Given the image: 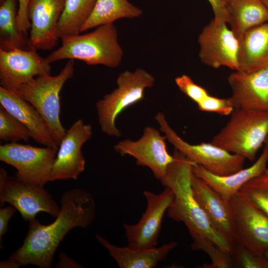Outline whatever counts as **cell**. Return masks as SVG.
Returning <instances> with one entry per match:
<instances>
[{
	"label": "cell",
	"instance_id": "7402d4cb",
	"mask_svg": "<svg viewBox=\"0 0 268 268\" xmlns=\"http://www.w3.org/2000/svg\"><path fill=\"white\" fill-rule=\"evenodd\" d=\"M239 40V70L250 72L268 67V21L248 30Z\"/></svg>",
	"mask_w": 268,
	"mask_h": 268
},
{
	"label": "cell",
	"instance_id": "7c38bea8",
	"mask_svg": "<svg viewBox=\"0 0 268 268\" xmlns=\"http://www.w3.org/2000/svg\"><path fill=\"white\" fill-rule=\"evenodd\" d=\"M147 206L137 223H124L128 246L134 248L149 249L156 247L162 220L171 204L174 193L168 187L160 194L144 191Z\"/></svg>",
	"mask_w": 268,
	"mask_h": 268
},
{
	"label": "cell",
	"instance_id": "52a82bcc",
	"mask_svg": "<svg viewBox=\"0 0 268 268\" xmlns=\"http://www.w3.org/2000/svg\"><path fill=\"white\" fill-rule=\"evenodd\" d=\"M155 119L167 139L188 160L217 175H227L243 169L246 158L230 153L210 142L191 144L184 140L170 126L162 112Z\"/></svg>",
	"mask_w": 268,
	"mask_h": 268
},
{
	"label": "cell",
	"instance_id": "f546056e",
	"mask_svg": "<svg viewBox=\"0 0 268 268\" xmlns=\"http://www.w3.org/2000/svg\"><path fill=\"white\" fill-rule=\"evenodd\" d=\"M234 259L243 268H268V261L263 255L253 253L236 245Z\"/></svg>",
	"mask_w": 268,
	"mask_h": 268
},
{
	"label": "cell",
	"instance_id": "9a60e30c",
	"mask_svg": "<svg viewBox=\"0 0 268 268\" xmlns=\"http://www.w3.org/2000/svg\"><path fill=\"white\" fill-rule=\"evenodd\" d=\"M36 50L0 49V83L2 87L15 91L34 77L51 74V64Z\"/></svg>",
	"mask_w": 268,
	"mask_h": 268
},
{
	"label": "cell",
	"instance_id": "4316f807",
	"mask_svg": "<svg viewBox=\"0 0 268 268\" xmlns=\"http://www.w3.org/2000/svg\"><path fill=\"white\" fill-rule=\"evenodd\" d=\"M191 248L194 251H202L211 260L210 264H205L203 268H229L234 266V259L208 239L201 237L192 240Z\"/></svg>",
	"mask_w": 268,
	"mask_h": 268
},
{
	"label": "cell",
	"instance_id": "f1b7e54d",
	"mask_svg": "<svg viewBox=\"0 0 268 268\" xmlns=\"http://www.w3.org/2000/svg\"><path fill=\"white\" fill-rule=\"evenodd\" d=\"M240 191L268 215V177L264 172L246 183Z\"/></svg>",
	"mask_w": 268,
	"mask_h": 268
},
{
	"label": "cell",
	"instance_id": "ab89813d",
	"mask_svg": "<svg viewBox=\"0 0 268 268\" xmlns=\"http://www.w3.org/2000/svg\"><path fill=\"white\" fill-rule=\"evenodd\" d=\"M268 10V0H261Z\"/></svg>",
	"mask_w": 268,
	"mask_h": 268
},
{
	"label": "cell",
	"instance_id": "6da1fadb",
	"mask_svg": "<svg viewBox=\"0 0 268 268\" xmlns=\"http://www.w3.org/2000/svg\"><path fill=\"white\" fill-rule=\"evenodd\" d=\"M60 211L48 225L35 218L29 221L28 231L22 245L9 258L21 266L51 267L55 252L67 234L75 227L86 228L96 216V203L88 192L74 188L65 191L60 199Z\"/></svg>",
	"mask_w": 268,
	"mask_h": 268
},
{
	"label": "cell",
	"instance_id": "2e32d148",
	"mask_svg": "<svg viewBox=\"0 0 268 268\" xmlns=\"http://www.w3.org/2000/svg\"><path fill=\"white\" fill-rule=\"evenodd\" d=\"M66 0H28L27 14L31 23V49L50 50L60 39L58 25Z\"/></svg>",
	"mask_w": 268,
	"mask_h": 268
},
{
	"label": "cell",
	"instance_id": "cb8c5ba5",
	"mask_svg": "<svg viewBox=\"0 0 268 268\" xmlns=\"http://www.w3.org/2000/svg\"><path fill=\"white\" fill-rule=\"evenodd\" d=\"M142 13L140 8L128 0H97L90 15L81 27L80 32L102 25L113 24L121 18H137Z\"/></svg>",
	"mask_w": 268,
	"mask_h": 268
},
{
	"label": "cell",
	"instance_id": "60d3db41",
	"mask_svg": "<svg viewBox=\"0 0 268 268\" xmlns=\"http://www.w3.org/2000/svg\"><path fill=\"white\" fill-rule=\"evenodd\" d=\"M4 0H0V3L2 2Z\"/></svg>",
	"mask_w": 268,
	"mask_h": 268
},
{
	"label": "cell",
	"instance_id": "44dd1931",
	"mask_svg": "<svg viewBox=\"0 0 268 268\" xmlns=\"http://www.w3.org/2000/svg\"><path fill=\"white\" fill-rule=\"evenodd\" d=\"M97 241L109 253L120 268H154L164 260L168 254L178 245L175 241L165 243L160 247L149 249L121 247L111 244L99 234Z\"/></svg>",
	"mask_w": 268,
	"mask_h": 268
},
{
	"label": "cell",
	"instance_id": "e575fe53",
	"mask_svg": "<svg viewBox=\"0 0 268 268\" xmlns=\"http://www.w3.org/2000/svg\"><path fill=\"white\" fill-rule=\"evenodd\" d=\"M212 8L214 18L228 22V16L225 4L222 0H207Z\"/></svg>",
	"mask_w": 268,
	"mask_h": 268
},
{
	"label": "cell",
	"instance_id": "d6a6232c",
	"mask_svg": "<svg viewBox=\"0 0 268 268\" xmlns=\"http://www.w3.org/2000/svg\"><path fill=\"white\" fill-rule=\"evenodd\" d=\"M28 0H19L17 15V22L19 30L25 34L30 29L31 23L27 14Z\"/></svg>",
	"mask_w": 268,
	"mask_h": 268
},
{
	"label": "cell",
	"instance_id": "5bb4252c",
	"mask_svg": "<svg viewBox=\"0 0 268 268\" xmlns=\"http://www.w3.org/2000/svg\"><path fill=\"white\" fill-rule=\"evenodd\" d=\"M90 124L79 119L75 121L62 140L57 150L51 175V182L76 180L84 171L85 160L82 147L92 136Z\"/></svg>",
	"mask_w": 268,
	"mask_h": 268
},
{
	"label": "cell",
	"instance_id": "7a4b0ae2",
	"mask_svg": "<svg viewBox=\"0 0 268 268\" xmlns=\"http://www.w3.org/2000/svg\"><path fill=\"white\" fill-rule=\"evenodd\" d=\"M174 160L168 166L162 185L171 188L174 193L167 216L179 223H184L193 239H208L221 250L232 256L236 252V244L217 232L195 199L191 186L192 167L196 165L175 149Z\"/></svg>",
	"mask_w": 268,
	"mask_h": 268
},
{
	"label": "cell",
	"instance_id": "277c9868",
	"mask_svg": "<svg viewBox=\"0 0 268 268\" xmlns=\"http://www.w3.org/2000/svg\"><path fill=\"white\" fill-rule=\"evenodd\" d=\"M268 137V111L235 108L210 143L251 161Z\"/></svg>",
	"mask_w": 268,
	"mask_h": 268
},
{
	"label": "cell",
	"instance_id": "5b68a950",
	"mask_svg": "<svg viewBox=\"0 0 268 268\" xmlns=\"http://www.w3.org/2000/svg\"><path fill=\"white\" fill-rule=\"evenodd\" d=\"M74 72V62L69 60L58 74L36 76L16 91L43 117L59 146L67 132L60 119V93L66 82L73 77Z\"/></svg>",
	"mask_w": 268,
	"mask_h": 268
},
{
	"label": "cell",
	"instance_id": "d590c367",
	"mask_svg": "<svg viewBox=\"0 0 268 268\" xmlns=\"http://www.w3.org/2000/svg\"><path fill=\"white\" fill-rule=\"evenodd\" d=\"M58 268H81L82 266L68 257L66 254L60 253L58 262L56 265Z\"/></svg>",
	"mask_w": 268,
	"mask_h": 268
},
{
	"label": "cell",
	"instance_id": "ffe728a7",
	"mask_svg": "<svg viewBox=\"0 0 268 268\" xmlns=\"http://www.w3.org/2000/svg\"><path fill=\"white\" fill-rule=\"evenodd\" d=\"M268 162V150L265 146L258 159L252 166L234 173L217 175L197 164L193 166L192 172L228 202L246 183L263 173Z\"/></svg>",
	"mask_w": 268,
	"mask_h": 268
},
{
	"label": "cell",
	"instance_id": "9c48e42d",
	"mask_svg": "<svg viewBox=\"0 0 268 268\" xmlns=\"http://www.w3.org/2000/svg\"><path fill=\"white\" fill-rule=\"evenodd\" d=\"M57 149L18 142L0 146V160L14 167L15 176L23 182L44 188L51 182Z\"/></svg>",
	"mask_w": 268,
	"mask_h": 268
},
{
	"label": "cell",
	"instance_id": "3957f363",
	"mask_svg": "<svg viewBox=\"0 0 268 268\" xmlns=\"http://www.w3.org/2000/svg\"><path fill=\"white\" fill-rule=\"evenodd\" d=\"M118 35L113 23L100 25L88 33L63 37L61 46L45 59L50 64L64 59L78 60L88 65L115 68L123 56Z\"/></svg>",
	"mask_w": 268,
	"mask_h": 268
},
{
	"label": "cell",
	"instance_id": "74e56055",
	"mask_svg": "<svg viewBox=\"0 0 268 268\" xmlns=\"http://www.w3.org/2000/svg\"><path fill=\"white\" fill-rule=\"evenodd\" d=\"M265 146L267 147L268 150V137H267L265 143ZM264 174L267 175L268 177V167L266 168L265 171L264 172Z\"/></svg>",
	"mask_w": 268,
	"mask_h": 268
},
{
	"label": "cell",
	"instance_id": "83f0119b",
	"mask_svg": "<svg viewBox=\"0 0 268 268\" xmlns=\"http://www.w3.org/2000/svg\"><path fill=\"white\" fill-rule=\"evenodd\" d=\"M31 138L29 131L18 120L0 107V139L8 142L27 141Z\"/></svg>",
	"mask_w": 268,
	"mask_h": 268
},
{
	"label": "cell",
	"instance_id": "8d00e7d4",
	"mask_svg": "<svg viewBox=\"0 0 268 268\" xmlns=\"http://www.w3.org/2000/svg\"><path fill=\"white\" fill-rule=\"evenodd\" d=\"M21 267L20 264L16 260L9 258L6 261H2L0 262V268H18Z\"/></svg>",
	"mask_w": 268,
	"mask_h": 268
},
{
	"label": "cell",
	"instance_id": "ac0fdd59",
	"mask_svg": "<svg viewBox=\"0 0 268 268\" xmlns=\"http://www.w3.org/2000/svg\"><path fill=\"white\" fill-rule=\"evenodd\" d=\"M0 104L29 131L31 138L36 142L44 146L58 149L59 145L43 117L16 92L0 86Z\"/></svg>",
	"mask_w": 268,
	"mask_h": 268
},
{
	"label": "cell",
	"instance_id": "8992f818",
	"mask_svg": "<svg viewBox=\"0 0 268 268\" xmlns=\"http://www.w3.org/2000/svg\"><path fill=\"white\" fill-rule=\"evenodd\" d=\"M155 80L141 68L121 72L116 80L117 87L95 104L102 132L109 136L120 137L121 132L115 124L117 118L128 107L142 100L145 89L152 87Z\"/></svg>",
	"mask_w": 268,
	"mask_h": 268
},
{
	"label": "cell",
	"instance_id": "b9f144b4",
	"mask_svg": "<svg viewBox=\"0 0 268 268\" xmlns=\"http://www.w3.org/2000/svg\"><path fill=\"white\" fill-rule=\"evenodd\" d=\"M224 2L227 0H222Z\"/></svg>",
	"mask_w": 268,
	"mask_h": 268
},
{
	"label": "cell",
	"instance_id": "d4e9b609",
	"mask_svg": "<svg viewBox=\"0 0 268 268\" xmlns=\"http://www.w3.org/2000/svg\"><path fill=\"white\" fill-rule=\"evenodd\" d=\"M19 0H4L0 5V49H31L29 37L21 32L17 22Z\"/></svg>",
	"mask_w": 268,
	"mask_h": 268
},
{
	"label": "cell",
	"instance_id": "4fadbf2b",
	"mask_svg": "<svg viewBox=\"0 0 268 268\" xmlns=\"http://www.w3.org/2000/svg\"><path fill=\"white\" fill-rule=\"evenodd\" d=\"M166 139V136L161 135L158 130L147 126L140 138L135 141L124 139L114 148L122 155H129L134 158L137 165L149 168L156 179L160 181L175 159L167 151Z\"/></svg>",
	"mask_w": 268,
	"mask_h": 268
},
{
	"label": "cell",
	"instance_id": "d6986e66",
	"mask_svg": "<svg viewBox=\"0 0 268 268\" xmlns=\"http://www.w3.org/2000/svg\"><path fill=\"white\" fill-rule=\"evenodd\" d=\"M191 186L195 199L213 227L234 242L232 214L228 202L193 173L191 177Z\"/></svg>",
	"mask_w": 268,
	"mask_h": 268
},
{
	"label": "cell",
	"instance_id": "836d02e7",
	"mask_svg": "<svg viewBox=\"0 0 268 268\" xmlns=\"http://www.w3.org/2000/svg\"><path fill=\"white\" fill-rule=\"evenodd\" d=\"M16 208L12 205L3 207L0 209V248L2 237L8 231V223L13 215Z\"/></svg>",
	"mask_w": 268,
	"mask_h": 268
},
{
	"label": "cell",
	"instance_id": "603a6c76",
	"mask_svg": "<svg viewBox=\"0 0 268 268\" xmlns=\"http://www.w3.org/2000/svg\"><path fill=\"white\" fill-rule=\"evenodd\" d=\"M227 24L239 39L248 30L268 21V10L261 0H227Z\"/></svg>",
	"mask_w": 268,
	"mask_h": 268
},
{
	"label": "cell",
	"instance_id": "30bf717a",
	"mask_svg": "<svg viewBox=\"0 0 268 268\" xmlns=\"http://www.w3.org/2000/svg\"><path fill=\"white\" fill-rule=\"evenodd\" d=\"M7 202L19 211L22 218L30 221L40 212L56 217L61 209L57 201L44 188L28 184L15 176H8L0 169V206Z\"/></svg>",
	"mask_w": 268,
	"mask_h": 268
},
{
	"label": "cell",
	"instance_id": "484cf974",
	"mask_svg": "<svg viewBox=\"0 0 268 268\" xmlns=\"http://www.w3.org/2000/svg\"><path fill=\"white\" fill-rule=\"evenodd\" d=\"M97 0H66L58 25L59 38L79 34Z\"/></svg>",
	"mask_w": 268,
	"mask_h": 268
},
{
	"label": "cell",
	"instance_id": "ba28073f",
	"mask_svg": "<svg viewBox=\"0 0 268 268\" xmlns=\"http://www.w3.org/2000/svg\"><path fill=\"white\" fill-rule=\"evenodd\" d=\"M236 245L263 255L268 248V215L240 191L228 201Z\"/></svg>",
	"mask_w": 268,
	"mask_h": 268
},
{
	"label": "cell",
	"instance_id": "4dcf8cb0",
	"mask_svg": "<svg viewBox=\"0 0 268 268\" xmlns=\"http://www.w3.org/2000/svg\"><path fill=\"white\" fill-rule=\"evenodd\" d=\"M175 82L180 91L197 104L209 95L205 88L196 83L186 74L176 77Z\"/></svg>",
	"mask_w": 268,
	"mask_h": 268
},
{
	"label": "cell",
	"instance_id": "f35d334b",
	"mask_svg": "<svg viewBox=\"0 0 268 268\" xmlns=\"http://www.w3.org/2000/svg\"><path fill=\"white\" fill-rule=\"evenodd\" d=\"M263 255L268 261V248L264 251Z\"/></svg>",
	"mask_w": 268,
	"mask_h": 268
},
{
	"label": "cell",
	"instance_id": "1f68e13d",
	"mask_svg": "<svg viewBox=\"0 0 268 268\" xmlns=\"http://www.w3.org/2000/svg\"><path fill=\"white\" fill-rule=\"evenodd\" d=\"M197 105L201 111L214 112L223 116L231 115L234 109L229 98H219L209 94Z\"/></svg>",
	"mask_w": 268,
	"mask_h": 268
},
{
	"label": "cell",
	"instance_id": "e0dca14e",
	"mask_svg": "<svg viewBox=\"0 0 268 268\" xmlns=\"http://www.w3.org/2000/svg\"><path fill=\"white\" fill-rule=\"evenodd\" d=\"M227 80L234 109L268 111V67L250 72L234 70Z\"/></svg>",
	"mask_w": 268,
	"mask_h": 268
},
{
	"label": "cell",
	"instance_id": "8fae6325",
	"mask_svg": "<svg viewBox=\"0 0 268 268\" xmlns=\"http://www.w3.org/2000/svg\"><path fill=\"white\" fill-rule=\"evenodd\" d=\"M198 43L199 57L204 65L239 69V40L225 21L213 18L200 33Z\"/></svg>",
	"mask_w": 268,
	"mask_h": 268
}]
</instances>
